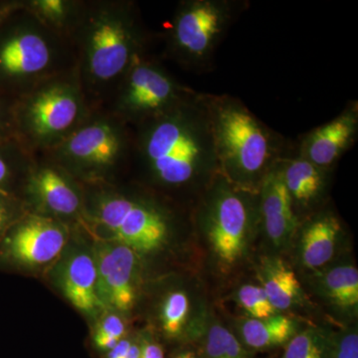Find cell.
Returning a JSON list of instances; mask_svg holds the SVG:
<instances>
[{
  "label": "cell",
  "instance_id": "obj_28",
  "mask_svg": "<svg viewBox=\"0 0 358 358\" xmlns=\"http://www.w3.org/2000/svg\"><path fill=\"white\" fill-rule=\"evenodd\" d=\"M13 147V141L0 143V192L9 194V185L14 173Z\"/></svg>",
  "mask_w": 358,
  "mask_h": 358
},
{
  "label": "cell",
  "instance_id": "obj_5",
  "mask_svg": "<svg viewBox=\"0 0 358 358\" xmlns=\"http://www.w3.org/2000/svg\"><path fill=\"white\" fill-rule=\"evenodd\" d=\"M94 219L117 242L136 254L157 251L167 241L171 216L159 202L147 197L115 195L98 205Z\"/></svg>",
  "mask_w": 358,
  "mask_h": 358
},
{
  "label": "cell",
  "instance_id": "obj_16",
  "mask_svg": "<svg viewBox=\"0 0 358 358\" xmlns=\"http://www.w3.org/2000/svg\"><path fill=\"white\" fill-rule=\"evenodd\" d=\"M59 284L67 300L81 312L94 315L103 308L93 253L82 250L71 253L61 266Z\"/></svg>",
  "mask_w": 358,
  "mask_h": 358
},
{
  "label": "cell",
  "instance_id": "obj_9",
  "mask_svg": "<svg viewBox=\"0 0 358 358\" xmlns=\"http://www.w3.org/2000/svg\"><path fill=\"white\" fill-rule=\"evenodd\" d=\"M98 278L99 298L103 308L126 313L136 301L138 254L126 245L100 241L93 252Z\"/></svg>",
  "mask_w": 358,
  "mask_h": 358
},
{
  "label": "cell",
  "instance_id": "obj_20",
  "mask_svg": "<svg viewBox=\"0 0 358 358\" xmlns=\"http://www.w3.org/2000/svg\"><path fill=\"white\" fill-rule=\"evenodd\" d=\"M300 331V322L282 313L267 319L244 317L237 322V338L249 352L285 346Z\"/></svg>",
  "mask_w": 358,
  "mask_h": 358
},
{
  "label": "cell",
  "instance_id": "obj_26",
  "mask_svg": "<svg viewBox=\"0 0 358 358\" xmlns=\"http://www.w3.org/2000/svg\"><path fill=\"white\" fill-rule=\"evenodd\" d=\"M126 334V326L121 317L110 315L101 322L98 331L94 336V343L99 350L110 352L117 345Z\"/></svg>",
  "mask_w": 358,
  "mask_h": 358
},
{
  "label": "cell",
  "instance_id": "obj_33",
  "mask_svg": "<svg viewBox=\"0 0 358 358\" xmlns=\"http://www.w3.org/2000/svg\"><path fill=\"white\" fill-rule=\"evenodd\" d=\"M133 339L122 338L113 350L108 352L107 358H124L128 352Z\"/></svg>",
  "mask_w": 358,
  "mask_h": 358
},
{
  "label": "cell",
  "instance_id": "obj_11",
  "mask_svg": "<svg viewBox=\"0 0 358 358\" xmlns=\"http://www.w3.org/2000/svg\"><path fill=\"white\" fill-rule=\"evenodd\" d=\"M258 195L261 230L274 248H287L294 243L301 220L282 180L280 160L263 178Z\"/></svg>",
  "mask_w": 358,
  "mask_h": 358
},
{
  "label": "cell",
  "instance_id": "obj_3",
  "mask_svg": "<svg viewBox=\"0 0 358 358\" xmlns=\"http://www.w3.org/2000/svg\"><path fill=\"white\" fill-rule=\"evenodd\" d=\"M196 203L197 225L219 266L229 268L242 262L261 229L258 193L218 174Z\"/></svg>",
  "mask_w": 358,
  "mask_h": 358
},
{
  "label": "cell",
  "instance_id": "obj_1",
  "mask_svg": "<svg viewBox=\"0 0 358 358\" xmlns=\"http://www.w3.org/2000/svg\"><path fill=\"white\" fill-rule=\"evenodd\" d=\"M136 152L152 182L199 201L220 174L203 93L141 122Z\"/></svg>",
  "mask_w": 358,
  "mask_h": 358
},
{
  "label": "cell",
  "instance_id": "obj_14",
  "mask_svg": "<svg viewBox=\"0 0 358 358\" xmlns=\"http://www.w3.org/2000/svg\"><path fill=\"white\" fill-rule=\"evenodd\" d=\"M78 101L66 87H52L30 101L22 113L26 128L40 138H51L64 133L77 119Z\"/></svg>",
  "mask_w": 358,
  "mask_h": 358
},
{
  "label": "cell",
  "instance_id": "obj_32",
  "mask_svg": "<svg viewBox=\"0 0 358 358\" xmlns=\"http://www.w3.org/2000/svg\"><path fill=\"white\" fill-rule=\"evenodd\" d=\"M39 6L44 13L53 17L60 16L65 10L64 2L60 0H46V1L40 2Z\"/></svg>",
  "mask_w": 358,
  "mask_h": 358
},
{
  "label": "cell",
  "instance_id": "obj_21",
  "mask_svg": "<svg viewBox=\"0 0 358 358\" xmlns=\"http://www.w3.org/2000/svg\"><path fill=\"white\" fill-rule=\"evenodd\" d=\"M29 190L47 210L59 215H72L80 207V199L70 183L58 171L40 169L30 178Z\"/></svg>",
  "mask_w": 358,
  "mask_h": 358
},
{
  "label": "cell",
  "instance_id": "obj_27",
  "mask_svg": "<svg viewBox=\"0 0 358 358\" xmlns=\"http://www.w3.org/2000/svg\"><path fill=\"white\" fill-rule=\"evenodd\" d=\"M333 358H358L357 327H346L334 333Z\"/></svg>",
  "mask_w": 358,
  "mask_h": 358
},
{
  "label": "cell",
  "instance_id": "obj_36",
  "mask_svg": "<svg viewBox=\"0 0 358 358\" xmlns=\"http://www.w3.org/2000/svg\"><path fill=\"white\" fill-rule=\"evenodd\" d=\"M8 7L0 6V25L6 20L7 16H8Z\"/></svg>",
  "mask_w": 358,
  "mask_h": 358
},
{
  "label": "cell",
  "instance_id": "obj_2",
  "mask_svg": "<svg viewBox=\"0 0 358 358\" xmlns=\"http://www.w3.org/2000/svg\"><path fill=\"white\" fill-rule=\"evenodd\" d=\"M203 101L221 176L242 189L258 193L266 174L291 152L293 143L240 99L203 93Z\"/></svg>",
  "mask_w": 358,
  "mask_h": 358
},
{
  "label": "cell",
  "instance_id": "obj_18",
  "mask_svg": "<svg viewBox=\"0 0 358 358\" xmlns=\"http://www.w3.org/2000/svg\"><path fill=\"white\" fill-rule=\"evenodd\" d=\"M313 286L338 315L355 317L358 310V271L350 263H338L315 272Z\"/></svg>",
  "mask_w": 358,
  "mask_h": 358
},
{
  "label": "cell",
  "instance_id": "obj_10",
  "mask_svg": "<svg viewBox=\"0 0 358 358\" xmlns=\"http://www.w3.org/2000/svg\"><path fill=\"white\" fill-rule=\"evenodd\" d=\"M357 136L358 102L350 101L333 120L303 134L294 150L317 166L334 169L357 143Z\"/></svg>",
  "mask_w": 358,
  "mask_h": 358
},
{
  "label": "cell",
  "instance_id": "obj_13",
  "mask_svg": "<svg viewBox=\"0 0 358 358\" xmlns=\"http://www.w3.org/2000/svg\"><path fill=\"white\" fill-rule=\"evenodd\" d=\"M282 180L296 215L303 218L326 206L334 169H324L303 159L294 150L280 160Z\"/></svg>",
  "mask_w": 358,
  "mask_h": 358
},
{
  "label": "cell",
  "instance_id": "obj_23",
  "mask_svg": "<svg viewBox=\"0 0 358 358\" xmlns=\"http://www.w3.org/2000/svg\"><path fill=\"white\" fill-rule=\"evenodd\" d=\"M201 358H252L241 341L227 327L213 322L205 331Z\"/></svg>",
  "mask_w": 358,
  "mask_h": 358
},
{
  "label": "cell",
  "instance_id": "obj_12",
  "mask_svg": "<svg viewBox=\"0 0 358 358\" xmlns=\"http://www.w3.org/2000/svg\"><path fill=\"white\" fill-rule=\"evenodd\" d=\"M343 236V223L329 205L310 214L301 221L294 240L299 263L313 272L327 267L338 253Z\"/></svg>",
  "mask_w": 358,
  "mask_h": 358
},
{
  "label": "cell",
  "instance_id": "obj_15",
  "mask_svg": "<svg viewBox=\"0 0 358 358\" xmlns=\"http://www.w3.org/2000/svg\"><path fill=\"white\" fill-rule=\"evenodd\" d=\"M50 59L48 44L36 33L0 32V89L6 83L41 72Z\"/></svg>",
  "mask_w": 358,
  "mask_h": 358
},
{
  "label": "cell",
  "instance_id": "obj_34",
  "mask_svg": "<svg viewBox=\"0 0 358 358\" xmlns=\"http://www.w3.org/2000/svg\"><path fill=\"white\" fill-rule=\"evenodd\" d=\"M141 353V339L140 341H133L129 346L128 352L124 358H140Z\"/></svg>",
  "mask_w": 358,
  "mask_h": 358
},
{
  "label": "cell",
  "instance_id": "obj_19",
  "mask_svg": "<svg viewBox=\"0 0 358 358\" xmlns=\"http://www.w3.org/2000/svg\"><path fill=\"white\" fill-rule=\"evenodd\" d=\"M257 275L259 285L278 312H287L305 303V293L296 273L280 257H263Z\"/></svg>",
  "mask_w": 358,
  "mask_h": 358
},
{
  "label": "cell",
  "instance_id": "obj_17",
  "mask_svg": "<svg viewBox=\"0 0 358 358\" xmlns=\"http://www.w3.org/2000/svg\"><path fill=\"white\" fill-rule=\"evenodd\" d=\"M124 148V138L117 129L103 122H96L73 134L66 152L80 164L106 167L121 157Z\"/></svg>",
  "mask_w": 358,
  "mask_h": 358
},
{
  "label": "cell",
  "instance_id": "obj_31",
  "mask_svg": "<svg viewBox=\"0 0 358 358\" xmlns=\"http://www.w3.org/2000/svg\"><path fill=\"white\" fill-rule=\"evenodd\" d=\"M140 358H164L162 346L152 338L141 339V353Z\"/></svg>",
  "mask_w": 358,
  "mask_h": 358
},
{
  "label": "cell",
  "instance_id": "obj_7",
  "mask_svg": "<svg viewBox=\"0 0 358 358\" xmlns=\"http://www.w3.org/2000/svg\"><path fill=\"white\" fill-rule=\"evenodd\" d=\"M140 33L131 16L101 18L92 29L89 41V66L92 75L108 81L128 71L140 57Z\"/></svg>",
  "mask_w": 358,
  "mask_h": 358
},
{
  "label": "cell",
  "instance_id": "obj_35",
  "mask_svg": "<svg viewBox=\"0 0 358 358\" xmlns=\"http://www.w3.org/2000/svg\"><path fill=\"white\" fill-rule=\"evenodd\" d=\"M173 358H199V355H196L192 350H182V352H179L174 355Z\"/></svg>",
  "mask_w": 358,
  "mask_h": 358
},
{
  "label": "cell",
  "instance_id": "obj_6",
  "mask_svg": "<svg viewBox=\"0 0 358 358\" xmlns=\"http://www.w3.org/2000/svg\"><path fill=\"white\" fill-rule=\"evenodd\" d=\"M197 93L176 82L162 68L138 57L127 71L122 109L141 124L173 109Z\"/></svg>",
  "mask_w": 358,
  "mask_h": 358
},
{
  "label": "cell",
  "instance_id": "obj_25",
  "mask_svg": "<svg viewBox=\"0 0 358 358\" xmlns=\"http://www.w3.org/2000/svg\"><path fill=\"white\" fill-rule=\"evenodd\" d=\"M236 301L240 308L251 319H267L281 313L271 303L260 285L247 284L240 287L237 291Z\"/></svg>",
  "mask_w": 358,
  "mask_h": 358
},
{
  "label": "cell",
  "instance_id": "obj_29",
  "mask_svg": "<svg viewBox=\"0 0 358 358\" xmlns=\"http://www.w3.org/2000/svg\"><path fill=\"white\" fill-rule=\"evenodd\" d=\"M17 221V206L13 195L0 192V241Z\"/></svg>",
  "mask_w": 358,
  "mask_h": 358
},
{
  "label": "cell",
  "instance_id": "obj_30",
  "mask_svg": "<svg viewBox=\"0 0 358 358\" xmlns=\"http://www.w3.org/2000/svg\"><path fill=\"white\" fill-rule=\"evenodd\" d=\"M15 127L14 108L7 105L6 99L0 94V143L13 141Z\"/></svg>",
  "mask_w": 358,
  "mask_h": 358
},
{
  "label": "cell",
  "instance_id": "obj_24",
  "mask_svg": "<svg viewBox=\"0 0 358 358\" xmlns=\"http://www.w3.org/2000/svg\"><path fill=\"white\" fill-rule=\"evenodd\" d=\"M190 312L192 303L187 293L178 289L167 294L160 310L162 327L166 336L176 338L185 333Z\"/></svg>",
  "mask_w": 358,
  "mask_h": 358
},
{
  "label": "cell",
  "instance_id": "obj_4",
  "mask_svg": "<svg viewBox=\"0 0 358 358\" xmlns=\"http://www.w3.org/2000/svg\"><path fill=\"white\" fill-rule=\"evenodd\" d=\"M248 6L247 0L181 1L169 33L171 55L186 70L208 72L218 47Z\"/></svg>",
  "mask_w": 358,
  "mask_h": 358
},
{
  "label": "cell",
  "instance_id": "obj_8",
  "mask_svg": "<svg viewBox=\"0 0 358 358\" xmlns=\"http://www.w3.org/2000/svg\"><path fill=\"white\" fill-rule=\"evenodd\" d=\"M67 237L61 224L49 218L30 216L16 221L9 228L0 241V255L15 265L37 267L60 255Z\"/></svg>",
  "mask_w": 358,
  "mask_h": 358
},
{
  "label": "cell",
  "instance_id": "obj_22",
  "mask_svg": "<svg viewBox=\"0 0 358 358\" xmlns=\"http://www.w3.org/2000/svg\"><path fill=\"white\" fill-rule=\"evenodd\" d=\"M334 334L324 327L301 329L285 345L282 358H333Z\"/></svg>",
  "mask_w": 358,
  "mask_h": 358
}]
</instances>
